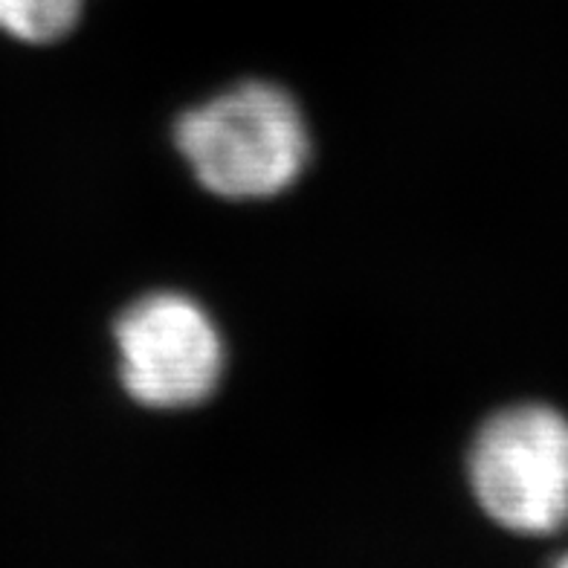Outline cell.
I'll return each mask as SVG.
<instances>
[{
	"mask_svg": "<svg viewBox=\"0 0 568 568\" xmlns=\"http://www.w3.org/2000/svg\"><path fill=\"white\" fill-rule=\"evenodd\" d=\"M84 0H0V32L27 44H55L75 30Z\"/></svg>",
	"mask_w": 568,
	"mask_h": 568,
	"instance_id": "cell-4",
	"label": "cell"
},
{
	"mask_svg": "<svg viewBox=\"0 0 568 568\" xmlns=\"http://www.w3.org/2000/svg\"><path fill=\"white\" fill-rule=\"evenodd\" d=\"M470 485L485 514L508 531L548 537L568 525V418L525 404L481 426L470 449Z\"/></svg>",
	"mask_w": 568,
	"mask_h": 568,
	"instance_id": "cell-2",
	"label": "cell"
},
{
	"mask_svg": "<svg viewBox=\"0 0 568 568\" xmlns=\"http://www.w3.org/2000/svg\"><path fill=\"white\" fill-rule=\"evenodd\" d=\"M174 142L201 186L230 201L278 195L311 158L300 105L267 82L241 84L189 111L174 128Z\"/></svg>",
	"mask_w": 568,
	"mask_h": 568,
	"instance_id": "cell-1",
	"label": "cell"
},
{
	"mask_svg": "<svg viewBox=\"0 0 568 568\" xmlns=\"http://www.w3.org/2000/svg\"><path fill=\"white\" fill-rule=\"evenodd\" d=\"M560 566H568V557H562V560H560Z\"/></svg>",
	"mask_w": 568,
	"mask_h": 568,
	"instance_id": "cell-5",
	"label": "cell"
},
{
	"mask_svg": "<svg viewBox=\"0 0 568 568\" xmlns=\"http://www.w3.org/2000/svg\"><path fill=\"white\" fill-rule=\"evenodd\" d=\"M122 386L154 409L195 406L217 389L224 345L210 314L180 293H151L116 322Z\"/></svg>",
	"mask_w": 568,
	"mask_h": 568,
	"instance_id": "cell-3",
	"label": "cell"
}]
</instances>
